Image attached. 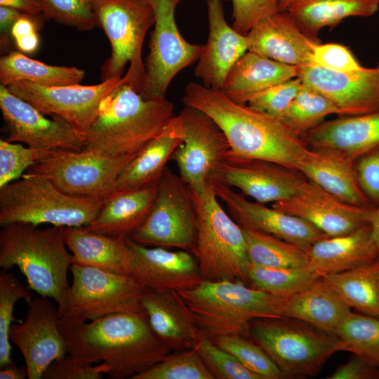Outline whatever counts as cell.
I'll list each match as a JSON object with an SVG mask.
<instances>
[{
  "mask_svg": "<svg viewBox=\"0 0 379 379\" xmlns=\"http://www.w3.org/2000/svg\"><path fill=\"white\" fill-rule=\"evenodd\" d=\"M59 328L68 354L85 364L104 363L114 379L132 378L173 352L153 331L145 312L90 321L62 317Z\"/></svg>",
  "mask_w": 379,
  "mask_h": 379,
  "instance_id": "cell-1",
  "label": "cell"
},
{
  "mask_svg": "<svg viewBox=\"0 0 379 379\" xmlns=\"http://www.w3.org/2000/svg\"><path fill=\"white\" fill-rule=\"evenodd\" d=\"M182 102L213 119L225 135L230 153L234 155L263 159L297 171L309 149L280 119L237 102L221 90L190 82Z\"/></svg>",
  "mask_w": 379,
  "mask_h": 379,
  "instance_id": "cell-2",
  "label": "cell"
},
{
  "mask_svg": "<svg viewBox=\"0 0 379 379\" xmlns=\"http://www.w3.org/2000/svg\"><path fill=\"white\" fill-rule=\"evenodd\" d=\"M124 78L101 102L83 137L84 149L111 155L137 153L176 116L166 98L145 99Z\"/></svg>",
  "mask_w": 379,
  "mask_h": 379,
  "instance_id": "cell-3",
  "label": "cell"
},
{
  "mask_svg": "<svg viewBox=\"0 0 379 379\" xmlns=\"http://www.w3.org/2000/svg\"><path fill=\"white\" fill-rule=\"evenodd\" d=\"M38 227L26 222L2 227L0 267L7 271L17 266L31 290L59 305L69 286L72 254L67 248L64 227Z\"/></svg>",
  "mask_w": 379,
  "mask_h": 379,
  "instance_id": "cell-4",
  "label": "cell"
},
{
  "mask_svg": "<svg viewBox=\"0 0 379 379\" xmlns=\"http://www.w3.org/2000/svg\"><path fill=\"white\" fill-rule=\"evenodd\" d=\"M201 334L214 339L243 335L247 324L256 318H281L284 297L239 280H203L197 286L178 291Z\"/></svg>",
  "mask_w": 379,
  "mask_h": 379,
  "instance_id": "cell-5",
  "label": "cell"
},
{
  "mask_svg": "<svg viewBox=\"0 0 379 379\" xmlns=\"http://www.w3.org/2000/svg\"><path fill=\"white\" fill-rule=\"evenodd\" d=\"M102 203V198L67 194L47 177L28 171L0 187V225L85 227L95 220Z\"/></svg>",
  "mask_w": 379,
  "mask_h": 379,
  "instance_id": "cell-6",
  "label": "cell"
},
{
  "mask_svg": "<svg viewBox=\"0 0 379 379\" xmlns=\"http://www.w3.org/2000/svg\"><path fill=\"white\" fill-rule=\"evenodd\" d=\"M243 335L265 350L285 378L315 376L334 353L342 351L335 335L288 317L253 319Z\"/></svg>",
  "mask_w": 379,
  "mask_h": 379,
  "instance_id": "cell-7",
  "label": "cell"
},
{
  "mask_svg": "<svg viewBox=\"0 0 379 379\" xmlns=\"http://www.w3.org/2000/svg\"><path fill=\"white\" fill-rule=\"evenodd\" d=\"M192 194L197 216L193 254L204 280H239L248 284L251 262L242 227L223 209L212 182L204 192Z\"/></svg>",
  "mask_w": 379,
  "mask_h": 379,
  "instance_id": "cell-8",
  "label": "cell"
},
{
  "mask_svg": "<svg viewBox=\"0 0 379 379\" xmlns=\"http://www.w3.org/2000/svg\"><path fill=\"white\" fill-rule=\"evenodd\" d=\"M98 27L110 44L111 53L101 67L102 81L125 76L140 93L145 78L142 57L144 40L153 26L154 16L150 0H93Z\"/></svg>",
  "mask_w": 379,
  "mask_h": 379,
  "instance_id": "cell-9",
  "label": "cell"
},
{
  "mask_svg": "<svg viewBox=\"0 0 379 379\" xmlns=\"http://www.w3.org/2000/svg\"><path fill=\"white\" fill-rule=\"evenodd\" d=\"M72 284L58 305L60 318L82 321L124 312H145L141 297L145 289L130 274L114 273L72 263Z\"/></svg>",
  "mask_w": 379,
  "mask_h": 379,
  "instance_id": "cell-10",
  "label": "cell"
},
{
  "mask_svg": "<svg viewBox=\"0 0 379 379\" xmlns=\"http://www.w3.org/2000/svg\"><path fill=\"white\" fill-rule=\"evenodd\" d=\"M197 216L192 192L166 166L158 184L152 207L143 222L128 237L142 245L178 248L193 253Z\"/></svg>",
  "mask_w": 379,
  "mask_h": 379,
  "instance_id": "cell-11",
  "label": "cell"
},
{
  "mask_svg": "<svg viewBox=\"0 0 379 379\" xmlns=\"http://www.w3.org/2000/svg\"><path fill=\"white\" fill-rule=\"evenodd\" d=\"M138 152L111 155L86 149L53 150L28 171L47 177L67 194L104 199L114 190L120 174Z\"/></svg>",
  "mask_w": 379,
  "mask_h": 379,
  "instance_id": "cell-12",
  "label": "cell"
},
{
  "mask_svg": "<svg viewBox=\"0 0 379 379\" xmlns=\"http://www.w3.org/2000/svg\"><path fill=\"white\" fill-rule=\"evenodd\" d=\"M184 0H150L154 16L146 57L145 78L141 95L165 98L168 86L181 70L197 61L204 45L188 42L175 22L177 6Z\"/></svg>",
  "mask_w": 379,
  "mask_h": 379,
  "instance_id": "cell-13",
  "label": "cell"
},
{
  "mask_svg": "<svg viewBox=\"0 0 379 379\" xmlns=\"http://www.w3.org/2000/svg\"><path fill=\"white\" fill-rule=\"evenodd\" d=\"M182 124V141L173 152L179 175L196 193L211 182L230 150L223 131L208 115L185 105L178 114Z\"/></svg>",
  "mask_w": 379,
  "mask_h": 379,
  "instance_id": "cell-14",
  "label": "cell"
},
{
  "mask_svg": "<svg viewBox=\"0 0 379 379\" xmlns=\"http://www.w3.org/2000/svg\"><path fill=\"white\" fill-rule=\"evenodd\" d=\"M124 80L123 76L95 85L77 84L56 86L19 81L7 88L45 115L57 116L64 119L83 140L97 116L101 102Z\"/></svg>",
  "mask_w": 379,
  "mask_h": 379,
  "instance_id": "cell-15",
  "label": "cell"
},
{
  "mask_svg": "<svg viewBox=\"0 0 379 379\" xmlns=\"http://www.w3.org/2000/svg\"><path fill=\"white\" fill-rule=\"evenodd\" d=\"M29 304L25 319L13 324L9 336L23 356L28 378L41 379L53 361L68 354L67 347L59 328L58 307L41 295Z\"/></svg>",
  "mask_w": 379,
  "mask_h": 379,
  "instance_id": "cell-16",
  "label": "cell"
},
{
  "mask_svg": "<svg viewBox=\"0 0 379 379\" xmlns=\"http://www.w3.org/2000/svg\"><path fill=\"white\" fill-rule=\"evenodd\" d=\"M0 109L8 132V141L46 150L84 149L82 138L69 124L57 116L47 118L3 85H0Z\"/></svg>",
  "mask_w": 379,
  "mask_h": 379,
  "instance_id": "cell-17",
  "label": "cell"
},
{
  "mask_svg": "<svg viewBox=\"0 0 379 379\" xmlns=\"http://www.w3.org/2000/svg\"><path fill=\"white\" fill-rule=\"evenodd\" d=\"M305 180L301 173L280 164L229 152L211 182L237 188L246 197L265 204L289 199Z\"/></svg>",
  "mask_w": 379,
  "mask_h": 379,
  "instance_id": "cell-18",
  "label": "cell"
},
{
  "mask_svg": "<svg viewBox=\"0 0 379 379\" xmlns=\"http://www.w3.org/2000/svg\"><path fill=\"white\" fill-rule=\"evenodd\" d=\"M272 206L307 220L327 237L350 233L368 225L375 207L342 201L307 178L292 197Z\"/></svg>",
  "mask_w": 379,
  "mask_h": 379,
  "instance_id": "cell-19",
  "label": "cell"
},
{
  "mask_svg": "<svg viewBox=\"0 0 379 379\" xmlns=\"http://www.w3.org/2000/svg\"><path fill=\"white\" fill-rule=\"evenodd\" d=\"M230 215L243 227L256 230L292 243L307 251L317 241L327 237L307 220L264 204L251 201L220 182L213 183Z\"/></svg>",
  "mask_w": 379,
  "mask_h": 379,
  "instance_id": "cell-20",
  "label": "cell"
},
{
  "mask_svg": "<svg viewBox=\"0 0 379 379\" xmlns=\"http://www.w3.org/2000/svg\"><path fill=\"white\" fill-rule=\"evenodd\" d=\"M302 83L329 98L340 116L379 111V63L351 72H336L312 65L298 67Z\"/></svg>",
  "mask_w": 379,
  "mask_h": 379,
  "instance_id": "cell-21",
  "label": "cell"
},
{
  "mask_svg": "<svg viewBox=\"0 0 379 379\" xmlns=\"http://www.w3.org/2000/svg\"><path fill=\"white\" fill-rule=\"evenodd\" d=\"M131 274L145 288L182 291L199 285L204 278L195 255L187 251L149 247L126 237Z\"/></svg>",
  "mask_w": 379,
  "mask_h": 379,
  "instance_id": "cell-22",
  "label": "cell"
},
{
  "mask_svg": "<svg viewBox=\"0 0 379 379\" xmlns=\"http://www.w3.org/2000/svg\"><path fill=\"white\" fill-rule=\"evenodd\" d=\"M206 7L208 36L194 72L204 86L222 91L228 73L248 51V41L227 22L222 0H207Z\"/></svg>",
  "mask_w": 379,
  "mask_h": 379,
  "instance_id": "cell-23",
  "label": "cell"
},
{
  "mask_svg": "<svg viewBox=\"0 0 379 379\" xmlns=\"http://www.w3.org/2000/svg\"><path fill=\"white\" fill-rule=\"evenodd\" d=\"M246 36L248 51L298 67L311 64L313 46L319 42L307 36L282 11L259 21Z\"/></svg>",
  "mask_w": 379,
  "mask_h": 379,
  "instance_id": "cell-24",
  "label": "cell"
},
{
  "mask_svg": "<svg viewBox=\"0 0 379 379\" xmlns=\"http://www.w3.org/2000/svg\"><path fill=\"white\" fill-rule=\"evenodd\" d=\"M141 305L153 331L172 351L197 347L201 333L177 291L145 288Z\"/></svg>",
  "mask_w": 379,
  "mask_h": 379,
  "instance_id": "cell-25",
  "label": "cell"
},
{
  "mask_svg": "<svg viewBox=\"0 0 379 379\" xmlns=\"http://www.w3.org/2000/svg\"><path fill=\"white\" fill-rule=\"evenodd\" d=\"M301 138L311 149L335 151L355 161L379 147V111L323 121Z\"/></svg>",
  "mask_w": 379,
  "mask_h": 379,
  "instance_id": "cell-26",
  "label": "cell"
},
{
  "mask_svg": "<svg viewBox=\"0 0 379 379\" xmlns=\"http://www.w3.org/2000/svg\"><path fill=\"white\" fill-rule=\"evenodd\" d=\"M297 171L342 201L358 206H373L359 187L354 161L337 152L309 147Z\"/></svg>",
  "mask_w": 379,
  "mask_h": 379,
  "instance_id": "cell-27",
  "label": "cell"
},
{
  "mask_svg": "<svg viewBox=\"0 0 379 379\" xmlns=\"http://www.w3.org/2000/svg\"><path fill=\"white\" fill-rule=\"evenodd\" d=\"M307 253L308 268L322 277L369 263L379 256V250L366 225L350 233L326 237L313 244Z\"/></svg>",
  "mask_w": 379,
  "mask_h": 379,
  "instance_id": "cell-28",
  "label": "cell"
},
{
  "mask_svg": "<svg viewBox=\"0 0 379 379\" xmlns=\"http://www.w3.org/2000/svg\"><path fill=\"white\" fill-rule=\"evenodd\" d=\"M351 312L349 305L322 277L284 297V317L303 321L333 335Z\"/></svg>",
  "mask_w": 379,
  "mask_h": 379,
  "instance_id": "cell-29",
  "label": "cell"
},
{
  "mask_svg": "<svg viewBox=\"0 0 379 379\" xmlns=\"http://www.w3.org/2000/svg\"><path fill=\"white\" fill-rule=\"evenodd\" d=\"M157 184L113 190L103 199L95 220L84 227L107 235L128 237L149 213L156 197Z\"/></svg>",
  "mask_w": 379,
  "mask_h": 379,
  "instance_id": "cell-30",
  "label": "cell"
},
{
  "mask_svg": "<svg viewBox=\"0 0 379 379\" xmlns=\"http://www.w3.org/2000/svg\"><path fill=\"white\" fill-rule=\"evenodd\" d=\"M298 74V67L248 51L228 73L222 91L232 100L247 104L260 92Z\"/></svg>",
  "mask_w": 379,
  "mask_h": 379,
  "instance_id": "cell-31",
  "label": "cell"
},
{
  "mask_svg": "<svg viewBox=\"0 0 379 379\" xmlns=\"http://www.w3.org/2000/svg\"><path fill=\"white\" fill-rule=\"evenodd\" d=\"M64 237L73 263L131 274V255L126 237L90 231L84 227H64Z\"/></svg>",
  "mask_w": 379,
  "mask_h": 379,
  "instance_id": "cell-32",
  "label": "cell"
},
{
  "mask_svg": "<svg viewBox=\"0 0 379 379\" xmlns=\"http://www.w3.org/2000/svg\"><path fill=\"white\" fill-rule=\"evenodd\" d=\"M182 124L176 115L156 137L147 142L126 166L114 190L135 188L158 182L167 162L182 141Z\"/></svg>",
  "mask_w": 379,
  "mask_h": 379,
  "instance_id": "cell-33",
  "label": "cell"
},
{
  "mask_svg": "<svg viewBox=\"0 0 379 379\" xmlns=\"http://www.w3.org/2000/svg\"><path fill=\"white\" fill-rule=\"evenodd\" d=\"M378 8L379 0H295L286 11L307 36L319 41L323 28L331 29L349 17L371 16Z\"/></svg>",
  "mask_w": 379,
  "mask_h": 379,
  "instance_id": "cell-34",
  "label": "cell"
},
{
  "mask_svg": "<svg viewBox=\"0 0 379 379\" xmlns=\"http://www.w3.org/2000/svg\"><path fill=\"white\" fill-rule=\"evenodd\" d=\"M84 77L83 69L48 65L18 50L11 51L0 59V84L6 87L19 81L45 86L77 84Z\"/></svg>",
  "mask_w": 379,
  "mask_h": 379,
  "instance_id": "cell-35",
  "label": "cell"
},
{
  "mask_svg": "<svg viewBox=\"0 0 379 379\" xmlns=\"http://www.w3.org/2000/svg\"><path fill=\"white\" fill-rule=\"evenodd\" d=\"M322 278L351 309L379 319V256L366 265Z\"/></svg>",
  "mask_w": 379,
  "mask_h": 379,
  "instance_id": "cell-36",
  "label": "cell"
},
{
  "mask_svg": "<svg viewBox=\"0 0 379 379\" xmlns=\"http://www.w3.org/2000/svg\"><path fill=\"white\" fill-rule=\"evenodd\" d=\"M242 227L251 264L285 268H308L307 251L273 235Z\"/></svg>",
  "mask_w": 379,
  "mask_h": 379,
  "instance_id": "cell-37",
  "label": "cell"
},
{
  "mask_svg": "<svg viewBox=\"0 0 379 379\" xmlns=\"http://www.w3.org/2000/svg\"><path fill=\"white\" fill-rule=\"evenodd\" d=\"M330 114H339L338 107L326 95L302 84L298 95L281 121L295 134L302 137L324 121Z\"/></svg>",
  "mask_w": 379,
  "mask_h": 379,
  "instance_id": "cell-38",
  "label": "cell"
},
{
  "mask_svg": "<svg viewBox=\"0 0 379 379\" xmlns=\"http://www.w3.org/2000/svg\"><path fill=\"white\" fill-rule=\"evenodd\" d=\"M335 335L342 351H348L379 368V319L351 312L338 327Z\"/></svg>",
  "mask_w": 379,
  "mask_h": 379,
  "instance_id": "cell-39",
  "label": "cell"
},
{
  "mask_svg": "<svg viewBox=\"0 0 379 379\" xmlns=\"http://www.w3.org/2000/svg\"><path fill=\"white\" fill-rule=\"evenodd\" d=\"M248 284L267 293L288 296L319 278L309 268L271 267L250 263Z\"/></svg>",
  "mask_w": 379,
  "mask_h": 379,
  "instance_id": "cell-40",
  "label": "cell"
},
{
  "mask_svg": "<svg viewBox=\"0 0 379 379\" xmlns=\"http://www.w3.org/2000/svg\"><path fill=\"white\" fill-rule=\"evenodd\" d=\"M29 287L24 286L11 272L4 271L0 274V368L11 363L12 346L10 329L13 322L21 320L13 316L14 306L20 300L29 303L32 293Z\"/></svg>",
  "mask_w": 379,
  "mask_h": 379,
  "instance_id": "cell-41",
  "label": "cell"
},
{
  "mask_svg": "<svg viewBox=\"0 0 379 379\" xmlns=\"http://www.w3.org/2000/svg\"><path fill=\"white\" fill-rule=\"evenodd\" d=\"M213 340L220 347L234 356L242 365L256 374L260 379L285 378L283 373L265 350L244 335H222Z\"/></svg>",
  "mask_w": 379,
  "mask_h": 379,
  "instance_id": "cell-42",
  "label": "cell"
},
{
  "mask_svg": "<svg viewBox=\"0 0 379 379\" xmlns=\"http://www.w3.org/2000/svg\"><path fill=\"white\" fill-rule=\"evenodd\" d=\"M131 379H214L195 349L176 351Z\"/></svg>",
  "mask_w": 379,
  "mask_h": 379,
  "instance_id": "cell-43",
  "label": "cell"
},
{
  "mask_svg": "<svg viewBox=\"0 0 379 379\" xmlns=\"http://www.w3.org/2000/svg\"><path fill=\"white\" fill-rule=\"evenodd\" d=\"M41 1L44 18L79 31H88L98 27L93 0Z\"/></svg>",
  "mask_w": 379,
  "mask_h": 379,
  "instance_id": "cell-44",
  "label": "cell"
},
{
  "mask_svg": "<svg viewBox=\"0 0 379 379\" xmlns=\"http://www.w3.org/2000/svg\"><path fill=\"white\" fill-rule=\"evenodd\" d=\"M194 349L214 379H260L234 356L205 335L201 334Z\"/></svg>",
  "mask_w": 379,
  "mask_h": 379,
  "instance_id": "cell-45",
  "label": "cell"
},
{
  "mask_svg": "<svg viewBox=\"0 0 379 379\" xmlns=\"http://www.w3.org/2000/svg\"><path fill=\"white\" fill-rule=\"evenodd\" d=\"M53 150L25 147L0 140V187L18 180L27 168L46 159Z\"/></svg>",
  "mask_w": 379,
  "mask_h": 379,
  "instance_id": "cell-46",
  "label": "cell"
},
{
  "mask_svg": "<svg viewBox=\"0 0 379 379\" xmlns=\"http://www.w3.org/2000/svg\"><path fill=\"white\" fill-rule=\"evenodd\" d=\"M302 86L296 77L260 92L248 102V105L260 112L281 119Z\"/></svg>",
  "mask_w": 379,
  "mask_h": 379,
  "instance_id": "cell-47",
  "label": "cell"
},
{
  "mask_svg": "<svg viewBox=\"0 0 379 379\" xmlns=\"http://www.w3.org/2000/svg\"><path fill=\"white\" fill-rule=\"evenodd\" d=\"M232 5V27L246 35L261 20L280 11V0H222Z\"/></svg>",
  "mask_w": 379,
  "mask_h": 379,
  "instance_id": "cell-48",
  "label": "cell"
},
{
  "mask_svg": "<svg viewBox=\"0 0 379 379\" xmlns=\"http://www.w3.org/2000/svg\"><path fill=\"white\" fill-rule=\"evenodd\" d=\"M310 65L336 72H351L363 68L347 47L335 43H316Z\"/></svg>",
  "mask_w": 379,
  "mask_h": 379,
  "instance_id": "cell-49",
  "label": "cell"
},
{
  "mask_svg": "<svg viewBox=\"0 0 379 379\" xmlns=\"http://www.w3.org/2000/svg\"><path fill=\"white\" fill-rule=\"evenodd\" d=\"M109 367L104 363L100 365L85 364L76 357L68 354L53 361L43 373L44 379H101L108 374Z\"/></svg>",
  "mask_w": 379,
  "mask_h": 379,
  "instance_id": "cell-50",
  "label": "cell"
},
{
  "mask_svg": "<svg viewBox=\"0 0 379 379\" xmlns=\"http://www.w3.org/2000/svg\"><path fill=\"white\" fill-rule=\"evenodd\" d=\"M354 169L364 195L373 206H379V147L358 157Z\"/></svg>",
  "mask_w": 379,
  "mask_h": 379,
  "instance_id": "cell-51",
  "label": "cell"
},
{
  "mask_svg": "<svg viewBox=\"0 0 379 379\" xmlns=\"http://www.w3.org/2000/svg\"><path fill=\"white\" fill-rule=\"evenodd\" d=\"M327 379H379V368L354 354Z\"/></svg>",
  "mask_w": 379,
  "mask_h": 379,
  "instance_id": "cell-52",
  "label": "cell"
},
{
  "mask_svg": "<svg viewBox=\"0 0 379 379\" xmlns=\"http://www.w3.org/2000/svg\"><path fill=\"white\" fill-rule=\"evenodd\" d=\"M22 13L15 8L0 6V48L4 55L10 52V48L14 45L12 28Z\"/></svg>",
  "mask_w": 379,
  "mask_h": 379,
  "instance_id": "cell-53",
  "label": "cell"
},
{
  "mask_svg": "<svg viewBox=\"0 0 379 379\" xmlns=\"http://www.w3.org/2000/svg\"><path fill=\"white\" fill-rule=\"evenodd\" d=\"M0 6H11L25 14H42L41 0H0Z\"/></svg>",
  "mask_w": 379,
  "mask_h": 379,
  "instance_id": "cell-54",
  "label": "cell"
},
{
  "mask_svg": "<svg viewBox=\"0 0 379 379\" xmlns=\"http://www.w3.org/2000/svg\"><path fill=\"white\" fill-rule=\"evenodd\" d=\"M14 46L17 50L24 54H33L36 53L40 45L39 33L15 39Z\"/></svg>",
  "mask_w": 379,
  "mask_h": 379,
  "instance_id": "cell-55",
  "label": "cell"
},
{
  "mask_svg": "<svg viewBox=\"0 0 379 379\" xmlns=\"http://www.w3.org/2000/svg\"><path fill=\"white\" fill-rule=\"evenodd\" d=\"M28 378V371L25 365L18 367L12 361L1 368L0 379H25Z\"/></svg>",
  "mask_w": 379,
  "mask_h": 379,
  "instance_id": "cell-56",
  "label": "cell"
},
{
  "mask_svg": "<svg viewBox=\"0 0 379 379\" xmlns=\"http://www.w3.org/2000/svg\"><path fill=\"white\" fill-rule=\"evenodd\" d=\"M368 225L372 240L379 250V206L373 207L369 218Z\"/></svg>",
  "mask_w": 379,
  "mask_h": 379,
  "instance_id": "cell-57",
  "label": "cell"
},
{
  "mask_svg": "<svg viewBox=\"0 0 379 379\" xmlns=\"http://www.w3.org/2000/svg\"><path fill=\"white\" fill-rule=\"evenodd\" d=\"M295 0H280L279 1V8L280 11H286L289 6L295 1Z\"/></svg>",
  "mask_w": 379,
  "mask_h": 379,
  "instance_id": "cell-58",
  "label": "cell"
}]
</instances>
